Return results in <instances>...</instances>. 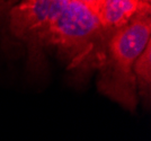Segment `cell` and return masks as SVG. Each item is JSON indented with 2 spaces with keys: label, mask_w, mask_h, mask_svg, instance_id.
<instances>
[{
  "label": "cell",
  "mask_w": 151,
  "mask_h": 141,
  "mask_svg": "<svg viewBox=\"0 0 151 141\" xmlns=\"http://www.w3.org/2000/svg\"><path fill=\"white\" fill-rule=\"evenodd\" d=\"M151 15L141 16L108 40L98 68L97 88L130 112L138 105L133 67L151 40Z\"/></svg>",
  "instance_id": "2"
},
{
  "label": "cell",
  "mask_w": 151,
  "mask_h": 141,
  "mask_svg": "<svg viewBox=\"0 0 151 141\" xmlns=\"http://www.w3.org/2000/svg\"><path fill=\"white\" fill-rule=\"evenodd\" d=\"M9 28L28 49V67L43 68L44 51L54 49L79 81L98 70L108 40L95 0H28L12 7Z\"/></svg>",
  "instance_id": "1"
},
{
  "label": "cell",
  "mask_w": 151,
  "mask_h": 141,
  "mask_svg": "<svg viewBox=\"0 0 151 141\" xmlns=\"http://www.w3.org/2000/svg\"><path fill=\"white\" fill-rule=\"evenodd\" d=\"M95 10L103 33L111 39L141 16L151 15L150 1L140 0H95Z\"/></svg>",
  "instance_id": "3"
},
{
  "label": "cell",
  "mask_w": 151,
  "mask_h": 141,
  "mask_svg": "<svg viewBox=\"0 0 151 141\" xmlns=\"http://www.w3.org/2000/svg\"><path fill=\"white\" fill-rule=\"evenodd\" d=\"M133 75L135 78L137 91L143 99V104L149 105L151 90V41L137 59L133 67Z\"/></svg>",
  "instance_id": "4"
},
{
  "label": "cell",
  "mask_w": 151,
  "mask_h": 141,
  "mask_svg": "<svg viewBox=\"0 0 151 141\" xmlns=\"http://www.w3.org/2000/svg\"><path fill=\"white\" fill-rule=\"evenodd\" d=\"M2 4H4V2H0V7H1V6H4V5H2Z\"/></svg>",
  "instance_id": "5"
}]
</instances>
